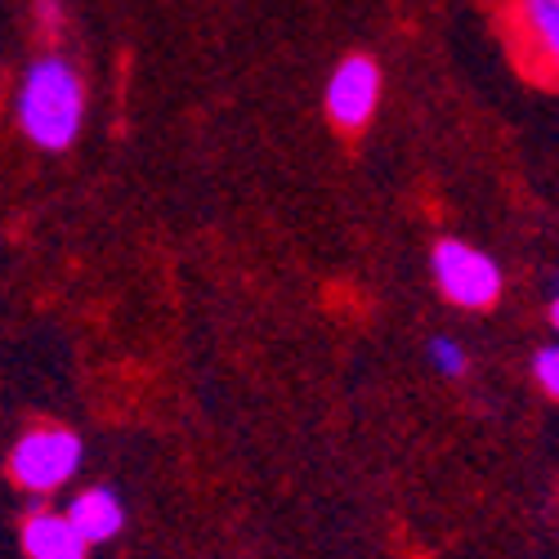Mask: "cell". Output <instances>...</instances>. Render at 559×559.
Instances as JSON below:
<instances>
[{
	"label": "cell",
	"mask_w": 559,
	"mask_h": 559,
	"mask_svg": "<svg viewBox=\"0 0 559 559\" xmlns=\"http://www.w3.org/2000/svg\"><path fill=\"white\" fill-rule=\"evenodd\" d=\"M19 126L45 153H63L76 144L81 121H85V85L76 76L72 63L45 55L27 68L23 85H19Z\"/></svg>",
	"instance_id": "obj_1"
},
{
	"label": "cell",
	"mask_w": 559,
	"mask_h": 559,
	"mask_svg": "<svg viewBox=\"0 0 559 559\" xmlns=\"http://www.w3.org/2000/svg\"><path fill=\"white\" fill-rule=\"evenodd\" d=\"M81 456H85V443L76 430H63V426H36L27 430L14 452H10V475L19 488L27 492H55L63 488L68 479H76L81 471Z\"/></svg>",
	"instance_id": "obj_2"
},
{
	"label": "cell",
	"mask_w": 559,
	"mask_h": 559,
	"mask_svg": "<svg viewBox=\"0 0 559 559\" xmlns=\"http://www.w3.org/2000/svg\"><path fill=\"white\" fill-rule=\"evenodd\" d=\"M435 264V283L443 292V300H452L456 309H488L497 305L501 296V264L471 247V242H456V238H443L430 255Z\"/></svg>",
	"instance_id": "obj_3"
},
{
	"label": "cell",
	"mask_w": 559,
	"mask_h": 559,
	"mask_svg": "<svg viewBox=\"0 0 559 559\" xmlns=\"http://www.w3.org/2000/svg\"><path fill=\"white\" fill-rule=\"evenodd\" d=\"M381 104V68L367 55H349L328 81V117L341 130H362Z\"/></svg>",
	"instance_id": "obj_4"
},
{
	"label": "cell",
	"mask_w": 559,
	"mask_h": 559,
	"mask_svg": "<svg viewBox=\"0 0 559 559\" xmlns=\"http://www.w3.org/2000/svg\"><path fill=\"white\" fill-rule=\"evenodd\" d=\"M63 520L76 528V537L85 546H99V542H112L121 528H126V506H121V492L108 488V484H95V488H81L72 497V506L63 510Z\"/></svg>",
	"instance_id": "obj_5"
},
{
	"label": "cell",
	"mask_w": 559,
	"mask_h": 559,
	"mask_svg": "<svg viewBox=\"0 0 559 559\" xmlns=\"http://www.w3.org/2000/svg\"><path fill=\"white\" fill-rule=\"evenodd\" d=\"M23 550H27V559H85L90 555V546L76 537V528L63 515H50V510L27 515Z\"/></svg>",
	"instance_id": "obj_6"
},
{
	"label": "cell",
	"mask_w": 559,
	"mask_h": 559,
	"mask_svg": "<svg viewBox=\"0 0 559 559\" xmlns=\"http://www.w3.org/2000/svg\"><path fill=\"white\" fill-rule=\"evenodd\" d=\"M520 23L528 50H542L546 63L559 55V0H520Z\"/></svg>",
	"instance_id": "obj_7"
},
{
	"label": "cell",
	"mask_w": 559,
	"mask_h": 559,
	"mask_svg": "<svg viewBox=\"0 0 559 559\" xmlns=\"http://www.w3.org/2000/svg\"><path fill=\"white\" fill-rule=\"evenodd\" d=\"M426 358H430V367L439 371V377H448V381H456V377L471 371V354H465V345H456L452 336H435L426 345Z\"/></svg>",
	"instance_id": "obj_8"
},
{
	"label": "cell",
	"mask_w": 559,
	"mask_h": 559,
	"mask_svg": "<svg viewBox=\"0 0 559 559\" xmlns=\"http://www.w3.org/2000/svg\"><path fill=\"white\" fill-rule=\"evenodd\" d=\"M533 381L542 385L546 399L559 394V349H555V345H542V349L533 354Z\"/></svg>",
	"instance_id": "obj_9"
},
{
	"label": "cell",
	"mask_w": 559,
	"mask_h": 559,
	"mask_svg": "<svg viewBox=\"0 0 559 559\" xmlns=\"http://www.w3.org/2000/svg\"><path fill=\"white\" fill-rule=\"evenodd\" d=\"M40 5V23H45V32H59V23H63V0H36Z\"/></svg>",
	"instance_id": "obj_10"
}]
</instances>
